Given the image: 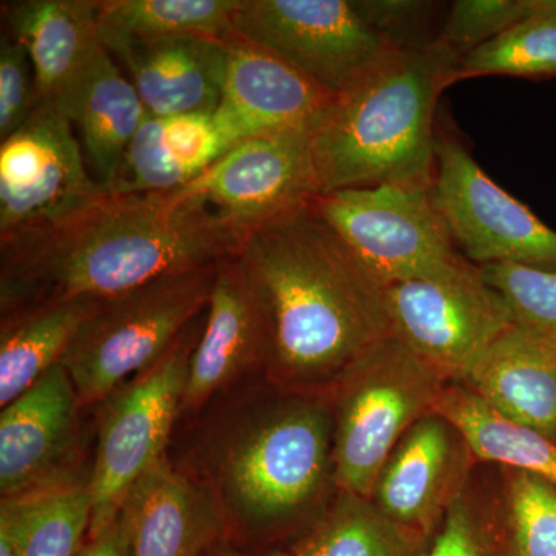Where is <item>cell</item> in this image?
Listing matches in <instances>:
<instances>
[{
    "label": "cell",
    "mask_w": 556,
    "mask_h": 556,
    "mask_svg": "<svg viewBox=\"0 0 556 556\" xmlns=\"http://www.w3.org/2000/svg\"><path fill=\"white\" fill-rule=\"evenodd\" d=\"M240 243L203 204L177 192L101 188L64 214L0 239V314L108 300L186 270L211 268Z\"/></svg>",
    "instance_id": "cell-1"
},
{
    "label": "cell",
    "mask_w": 556,
    "mask_h": 556,
    "mask_svg": "<svg viewBox=\"0 0 556 556\" xmlns=\"http://www.w3.org/2000/svg\"><path fill=\"white\" fill-rule=\"evenodd\" d=\"M236 258L265 321L270 386L327 397L354 362L390 338L386 288L314 201L255 230Z\"/></svg>",
    "instance_id": "cell-2"
},
{
    "label": "cell",
    "mask_w": 556,
    "mask_h": 556,
    "mask_svg": "<svg viewBox=\"0 0 556 556\" xmlns=\"http://www.w3.org/2000/svg\"><path fill=\"white\" fill-rule=\"evenodd\" d=\"M206 409L179 467L211 495L226 543L263 547L292 530L300 535L336 486L328 397L268 399L241 386Z\"/></svg>",
    "instance_id": "cell-3"
},
{
    "label": "cell",
    "mask_w": 556,
    "mask_h": 556,
    "mask_svg": "<svg viewBox=\"0 0 556 556\" xmlns=\"http://www.w3.org/2000/svg\"><path fill=\"white\" fill-rule=\"evenodd\" d=\"M460 61L437 39L394 47L339 93L313 134L321 193L433 178L438 102Z\"/></svg>",
    "instance_id": "cell-4"
},
{
    "label": "cell",
    "mask_w": 556,
    "mask_h": 556,
    "mask_svg": "<svg viewBox=\"0 0 556 556\" xmlns=\"http://www.w3.org/2000/svg\"><path fill=\"white\" fill-rule=\"evenodd\" d=\"M447 386L393 334L354 362L327 396L338 490L371 500L388 456Z\"/></svg>",
    "instance_id": "cell-5"
},
{
    "label": "cell",
    "mask_w": 556,
    "mask_h": 556,
    "mask_svg": "<svg viewBox=\"0 0 556 556\" xmlns=\"http://www.w3.org/2000/svg\"><path fill=\"white\" fill-rule=\"evenodd\" d=\"M215 270H186L101 300L61 361L84 408L155 364L206 313Z\"/></svg>",
    "instance_id": "cell-6"
},
{
    "label": "cell",
    "mask_w": 556,
    "mask_h": 556,
    "mask_svg": "<svg viewBox=\"0 0 556 556\" xmlns=\"http://www.w3.org/2000/svg\"><path fill=\"white\" fill-rule=\"evenodd\" d=\"M203 325L197 318L155 364L98 404L97 447L89 471V535L116 521L121 503L135 482L167 456L181 416L190 356Z\"/></svg>",
    "instance_id": "cell-7"
},
{
    "label": "cell",
    "mask_w": 556,
    "mask_h": 556,
    "mask_svg": "<svg viewBox=\"0 0 556 556\" xmlns=\"http://www.w3.org/2000/svg\"><path fill=\"white\" fill-rule=\"evenodd\" d=\"M391 334L447 383H466L514 325L506 299L481 266L460 255L448 268L386 288Z\"/></svg>",
    "instance_id": "cell-8"
},
{
    "label": "cell",
    "mask_w": 556,
    "mask_h": 556,
    "mask_svg": "<svg viewBox=\"0 0 556 556\" xmlns=\"http://www.w3.org/2000/svg\"><path fill=\"white\" fill-rule=\"evenodd\" d=\"M383 288L431 276L460 257L433 197V178L321 193L314 200Z\"/></svg>",
    "instance_id": "cell-9"
},
{
    "label": "cell",
    "mask_w": 556,
    "mask_h": 556,
    "mask_svg": "<svg viewBox=\"0 0 556 556\" xmlns=\"http://www.w3.org/2000/svg\"><path fill=\"white\" fill-rule=\"evenodd\" d=\"M434 153V203L468 262L556 270L555 229L500 188L453 135L438 134Z\"/></svg>",
    "instance_id": "cell-10"
},
{
    "label": "cell",
    "mask_w": 556,
    "mask_h": 556,
    "mask_svg": "<svg viewBox=\"0 0 556 556\" xmlns=\"http://www.w3.org/2000/svg\"><path fill=\"white\" fill-rule=\"evenodd\" d=\"M313 134L303 129L244 139L175 192L203 204L241 247L255 230L320 195Z\"/></svg>",
    "instance_id": "cell-11"
},
{
    "label": "cell",
    "mask_w": 556,
    "mask_h": 556,
    "mask_svg": "<svg viewBox=\"0 0 556 556\" xmlns=\"http://www.w3.org/2000/svg\"><path fill=\"white\" fill-rule=\"evenodd\" d=\"M233 30L339 94L393 50L353 0H241Z\"/></svg>",
    "instance_id": "cell-12"
},
{
    "label": "cell",
    "mask_w": 556,
    "mask_h": 556,
    "mask_svg": "<svg viewBox=\"0 0 556 556\" xmlns=\"http://www.w3.org/2000/svg\"><path fill=\"white\" fill-rule=\"evenodd\" d=\"M100 189L72 123L39 104L0 141V239L58 217Z\"/></svg>",
    "instance_id": "cell-13"
},
{
    "label": "cell",
    "mask_w": 556,
    "mask_h": 556,
    "mask_svg": "<svg viewBox=\"0 0 556 556\" xmlns=\"http://www.w3.org/2000/svg\"><path fill=\"white\" fill-rule=\"evenodd\" d=\"M223 40L225 83L214 116L230 148L263 135L316 129L338 94L236 30Z\"/></svg>",
    "instance_id": "cell-14"
},
{
    "label": "cell",
    "mask_w": 556,
    "mask_h": 556,
    "mask_svg": "<svg viewBox=\"0 0 556 556\" xmlns=\"http://www.w3.org/2000/svg\"><path fill=\"white\" fill-rule=\"evenodd\" d=\"M473 453L447 417L428 413L408 428L380 470L371 500L399 526L431 543L467 489Z\"/></svg>",
    "instance_id": "cell-15"
},
{
    "label": "cell",
    "mask_w": 556,
    "mask_h": 556,
    "mask_svg": "<svg viewBox=\"0 0 556 556\" xmlns=\"http://www.w3.org/2000/svg\"><path fill=\"white\" fill-rule=\"evenodd\" d=\"M75 387L56 365L0 413V495L13 500L83 477L75 470L80 409Z\"/></svg>",
    "instance_id": "cell-16"
},
{
    "label": "cell",
    "mask_w": 556,
    "mask_h": 556,
    "mask_svg": "<svg viewBox=\"0 0 556 556\" xmlns=\"http://www.w3.org/2000/svg\"><path fill=\"white\" fill-rule=\"evenodd\" d=\"M266 329L257 299L236 255L222 260L203 331L189 361L181 416L200 415L243 379L265 372Z\"/></svg>",
    "instance_id": "cell-17"
},
{
    "label": "cell",
    "mask_w": 556,
    "mask_h": 556,
    "mask_svg": "<svg viewBox=\"0 0 556 556\" xmlns=\"http://www.w3.org/2000/svg\"><path fill=\"white\" fill-rule=\"evenodd\" d=\"M116 518L129 556H204L226 541L211 495L169 456L135 482Z\"/></svg>",
    "instance_id": "cell-18"
},
{
    "label": "cell",
    "mask_w": 556,
    "mask_h": 556,
    "mask_svg": "<svg viewBox=\"0 0 556 556\" xmlns=\"http://www.w3.org/2000/svg\"><path fill=\"white\" fill-rule=\"evenodd\" d=\"M126 68L149 116L215 112L226 73L225 40L208 36H100Z\"/></svg>",
    "instance_id": "cell-19"
},
{
    "label": "cell",
    "mask_w": 556,
    "mask_h": 556,
    "mask_svg": "<svg viewBox=\"0 0 556 556\" xmlns=\"http://www.w3.org/2000/svg\"><path fill=\"white\" fill-rule=\"evenodd\" d=\"M2 22L30 58L39 104L62 115L101 46L98 0L3 2Z\"/></svg>",
    "instance_id": "cell-20"
},
{
    "label": "cell",
    "mask_w": 556,
    "mask_h": 556,
    "mask_svg": "<svg viewBox=\"0 0 556 556\" xmlns=\"http://www.w3.org/2000/svg\"><path fill=\"white\" fill-rule=\"evenodd\" d=\"M464 386L510 422L556 441V345L511 325Z\"/></svg>",
    "instance_id": "cell-21"
},
{
    "label": "cell",
    "mask_w": 556,
    "mask_h": 556,
    "mask_svg": "<svg viewBox=\"0 0 556 556\" xmlns=\"http://www.w3.org/2000/svg\"><path fill=\"white\" fill-rule=\"evenodd\" d=\"M230 149L214 112L148 116L131 139L110 186L130 193L185 188Z\"/></svg>",
    "instance_id": "cell-22"
},
{
    "label": "cell",
    "mask_w": 556,
    "mask_h": 556,
    "mask_svg": "<svg viewBox=\"0 0 556 556\" xmlns=\"http://www.w3.org/2000/svg\"><path fill=\"white\" fill-rule=\"evenodd\" d=\"M62 115L78 131L91 177L108 188L148 112L115 58L98 47Z\"/></svg>",
    "instance_id": "cell-23"
},
{
    "label": "cell",
    "mask_w": 556,
    "mask_h": 556,
    "mask_svg": "<svg viewBox=\"0 0 556 556\" xmlns=\"http://www.w3.org/2000/svg\"><path fill=\"white\" fill-rule=\"evenodd\" d=\"M100 302L56 300L2 314L0 407H7L61 364L70 343Z\"/></svg>",
    "instance_id": "cell-24"
},
{
    "label": "cell",
    "mask_w": 556,
    "mask_h": 556,
    "mask_svg": "<svg viewBox=\"0 0 556 556\" xmlns=\"http://www.w3.org/2000/svg\"><path fill=\"white\" fill-rule=\"evenodd\" d=\"M431 543L388 518L375 501L338 490L289 544L291 556H427Z\"/></svg>",
    "instance_id": "cell-25"
},
{
    "label": "cell",
    "mask_w": 556,
    "mask_h": 556,
    "mask_svg": "<svg viewBox=\"0 0 556 556\" xmlns=\"http://www.w3.org/2000/svg\"><path fill=\"white\" fill-rule=\"evenodd\" d=\"M434 412L464 434L475 459L527 471L556 490L554 439L510 422L463 383H448Z\"/></svg>",
    "instance_id": "cell-26"
},
{
    "label": "cell",
    "mask_w": 556,
    "mask_h": 556,
    "mask_svg": "<svg viewBox=\"0 0 556 556\" xmlns=\"http://www.w3.org/2000/svg\"><path fill=\"white\" fill-rule=\"evenodd\" d=\"M2 501L13 514L21 556L79 555L91 522L89 475Z\"/></svg>",
    "instance_id": "cell-27"
},
{
    "label": "cell",
    "mask_w": 556,
    "mask_h": 556,
    "mask_svg": "<svg viewBox=\"0 0 556 556\" xmlns=\"http://www.w3.org/2000/svg\"><path fill=\"white\" fill-rule=\"evenodd\" d=\"M241 0H98L100 36L225 38Z\"/></svg>",
    "instance_id": "cell-28"
},
{
    "label": "cell",
    "mask_w": 556,
    "mask_h": 556,
    "mask_svg": "<svg viewBox=\"0 0 556 556\" xmlns=\"http://www.w3.org/2000/svg\"><path fill=\"white\" fill-rule=\"evenodd\" d=\"M496 75L556 78V14L548 0H536L532 16L466 54L457 68L456 83Z\"/></svg>",
    "instance_id": "cell-29"
},
{
    "label": "cell",
    "mask_w": 556,
    "mask_h": 556,
    "mask_svg": "<svg viewBox=\"0 0 556 556\" xmlns=\"http://www.w3.org/2000/svg\"><path fill=\"white\" fill-rule=\"evenodd\" d=\"M501 468V525L506 556H556V490L535 475Z\"/></svg>",
    "instance_id": "cell-30"
},
{
    "label": "cell",
    "mask_w": 556,
    "mask_h": 556,
    "mask_svg": "<svg viewBox=\"0 0 556 556\" xmlns=\"http://www.w3.org/2000/svg\"><path fill=\"white\" fill-rule=\"evenodd\" d=\"M485 280L506 299L518 327L556 345V270L521 265L481 266Z\"/></svg>",
    "instance_id": "cell-31"
},
{
    "label": "cell",
    "mask_w": 556,
    "mask_h": 556,
    "mask_svg": "<svg viewBox=\"0 0 556 556\" xmlns=\"http://www.w3.org/2000/svg\"><path fill=\"white\" fill-rule=\"evenodd\" d=\"M427 556H506L500 501L484 503L467 486L450 507Z\"/></svg>",
    "instance_id": "cell-32"
},
{
    "label": "cell",
    "mask_w": 556,
    "mask_h": 556,
    "mask_svg": "<svg viewBox=\"0 0 556 556\" xmlns=\"http://www.w3.org/2000/svg\"><path fill=\"white\" fill-rule=\"evenodd\" d=\"M535 10L536 0H457L450 7L437 40L464 58Z\"/></svg>",
    "instance_id": "cell-33"
},
{
    "label": "cell",
    "mask_w": 556,
    "mask_h": 556,
    "mask_svg": "<svg viewBox=\"0 0 556 556\" xmlns=\"http://www.w3.org/2000/svg\"><path fill=\"white\" fill-rule=\"evenodd\" d=\"M35 72L27 51L9 31L0 35V141L14 134L38 108Z\"/></svg>",
    "instance_id": "cell-34"
},
{
    "label": "cell",
    "mask_w": 556,
    "mask_h": 556,
    "mask_svg": "<svg viewBox=\"0 0 556 556\" xmlns=\"http://www.w3.org/2000/svg\"><path fill=\"white\" fill-rule=\"evenodd\" d=\"M354 9L394 47H415L431 42L426 38L428 22L438 3L424 0H353Z\"/></svg>",
    "instance_id": "cell-35"
},
{
    "label": "cell",
    "mask_w": 556,
    "mask_h": 556,
    "mask_svg": "<svg viewBox=\"0 0 556 556\" xmlns=\"http://www.w3.org/2000/svg\"><path fill=\"white\" fill-rule=\"evenodd\" d=\"M78 556H129L118 518L97 535L87 536Z\"/></svg>",
    "instance_id": "cell-36"
},
{
    "label": "cell",
    "mask_w": 556,
    "mask_h": 556,
    "mask_svg": "<svg viewBox=\"0 0 556 556\" xmlns=\"http://www.w3.org/2000/svg\"><path fill=\"white\" fill-rule=\"evenodd\" d=\"M0 556H21L13 514L3 501L0 503Z\"/></svg>",
    "instance_id": "cell-37"
},
{
    "label": "cell",
    "mask_w": 556,
    "mask_h": 556,
    "mask_svg": "<svg viewBox=\"0 0 556 556\" xmlns=\"http://www.w3.org/2000/svg\"><path fill=\"white\" fill-rule=\"evenodd\" d=\"M204 556H291L288 552L283 551H244V548L232 546V544L223 543L217 544L214 548L207 552Z\"/></svg>",
    "instance_id": "cell-38"
},
{
    "label": "cell",
    "mask_w": 556,
    "mask_h": 556,
    "mask_svg": "<svg viewBox=\"0 0 556 556\" xmlns=\"http://www.w3.org/2000/svg\"><path fill=\"white\" fill-rule=\"evenodd\" d=\"M548 5H551L552 11L556 14V0H548Z\"/></svg>",
    "instance_id": "cell-39"
}]
</instances>
